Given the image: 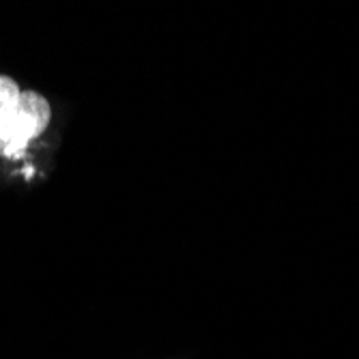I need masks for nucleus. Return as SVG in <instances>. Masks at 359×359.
<instances>
[{"mask_svg":"<svg viewBox=\"0 0 359 359\" xmlns=\"http://www.w3.org/2000/svg\"><path fill=\"white\" fill-rule=\"evenodd\" d=\"M52 123V106L39 90L24 88L15 114L0 136V153L15 157L32 140H37Z\"/></svg>","mask_w":359,"mask_h":359,"instance_id":"1","label":"nucleus"},{"mask_svg":"<svg viewBox=\"0 0 359 359\" xmlns=\"http://www.w3.org/2000/svg\"><path fill=\"white\" fill-rule=\"evenodd\" d=\"M22 86L7 74H0V136L5 134V129L11 121V116L18 110L20 97H22Z\"/></svg>","mask_w":359,"mask_h":359,"instance_id":"2","label":"nucleus"}]
</instances>
